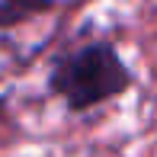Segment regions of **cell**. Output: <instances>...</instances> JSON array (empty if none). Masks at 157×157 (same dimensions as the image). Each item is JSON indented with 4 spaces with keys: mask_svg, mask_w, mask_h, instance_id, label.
<instances>
[{
    "mask_svg": "<svg viewBox=\"0 0 157 157\" xmlns=\"http://www.w3.org/2000/svg\"><path fill=\"white\" fill-rule=\"evenodd\" d=\"M128 87V71L109 45H90L64 58L52 74V90L71 109H87Z\"/></svg>",
    "mask_w": 157,
    "mask_h": 157,
    "instance_id": "6da1fadb",
    "label": "cell"
}]
</instances>
